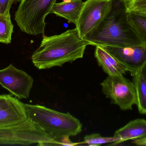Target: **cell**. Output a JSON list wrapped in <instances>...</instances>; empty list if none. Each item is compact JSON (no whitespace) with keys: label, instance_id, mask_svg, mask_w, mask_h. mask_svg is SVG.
<instances>
[{"label":"cell","instance_id":"23","mask_svg":"<svg viewBox=\"0 0 146 146\" xmlns=\"http://www.w3.org/2000/svg\"><path fill=\"white\" fill-rule=\"evenodd\" d=\"M63 2H69L71 1L72 0H63Z\"/></svg>","mask_w":146,"mask_h":146},{"label":"cell","instance_id":"18","mask_svg":"<svg viewBox=\"0 0 146 146\" xmlns=\"http://www.w3.org/2000/svg\"><path fill=\"white\" fill-rule=\"evenodd\" d=\"M128 12L146 11V0H126Z\"/></svg>","mask_w":146,"mask_h":146},{"label":"cell","instance_id":"14","mask_svg":"<svg viewBox=\"0 0 146 146\" xmlns=\"http://www.w3.org/2000/svg\"><path fill=\"white\" fill-rule=\"evenodd\" d=\"M136 91V105L139 113L146 115V81L140 72L133 76Z\"/></svg>","mask_w":146,"mask_h":146},{"label":"cell","instance_id":"22","mask_svg":"<svg viewBox=\"0 0 146 146\" xmlns=\"http://www.w3.org/2000/svg\"><path fill=\"white\" fill-rule=\"evenodd\" d=\"M138 12V13H140L144 15H146V11H142V12Z\"/></svg>","mask_w":146,"mask_h":146},{"label":"cell","instance_id":"10","mask_svg":"<svg viewBox=\"0 0 146 146\" xmlns=\"http://www.w3.org/2000/svg\"><path fill=\"white\" fill-rule=\"evenodd\" d=\"M27 119L25 103L11 94H0V127L21 123Z\"/></svg>","mask_w":146,"mask_h":146},{"label":"cell","instance_id":"2","mask_svg":"<svg viewBox=\"0 0 146 146\" xmlns=\"http://www.w3.org/2000/svg\"><path fill=\"white\" fill-rule=\"evenodd\" d=\"M39 47L32 56L34 66L39 69L62 67L83 57L89 43L79 35L76 27L59 35H42Z\"/></svg>","mask_w":146,"mask_h":146},{"label":"cell","instance_id":"4","mask_svg":"<svg viewBox=\"0 0 146 146\" xmlns=\"http://www.w3.org/2000/svg\"><path fill=\"white\" fill-rule=\"evenodd\" d=\"M57 0H20L15 20L23 32L44 35L45 18Z\"/></svg>","mask_w":146,"mask_h":146},{"label":"cell","instance_id":"20","mask_svg":"<svg viewBox=\"0 0 146 146\" xmlns=\"http://www.w3.org/2000/svg\"><path fill=\"white\" fill-rule=\"evenodd\" d=\"M69 137H70L69 136H65L59 139L58 141L59 145L69 146L76 145L77 144L72 142L69 139Z\"/></svg>","mask_w":146,"mask_h":146},{"label":"cell","instance_id":"17","mask_svg":"<svg viewBox=\"0 0 146 146\" xmlns=\"http://www.w3.org/2000/svg\"><path fill=\"white\" fill-rule=\"evenodd\" d=\"M84 143L91 146H100L103 144L111 143L117 140L114 137H103L99 133H93L84 137Z\"/></svg>","mask_w":146,"mask_h":146},{"label":"cell","instance_id":"7","mask_svg":"<svg viewBox=\"0 0 146 146\" xmlns=\"http://www.w3.org/2000/svg\"><path fill=\"white\" fill-rule=\"evenodd\" d=\"M112 0H86L84 2L77 24L79 35L82 38L96 28L105 17Z\"/></svg>","mask_w":146,"mask_h":146},{"label":"cell","instance_id":"13","mask_svg":"<svg viewBox=\"0 0 146 146\" xmlns=\"http://www.w3.org/2000/svg\"><path fill=\"white\" fill-rule=\"evenodd\" d=\"M84 3L82 0H72L69 2L56 3L51 8L50 14H55L76 25Z\"/></svg>","mask_w":146,"mask_h":146},{"label":"cell","instance_id":"1","mask_svg":"<svg viewBox=\"0 0 146 146\" xmlns=\"http://www.w3.org/2000/svg\"><path fill=\"white\" fill-rule=\"evenodd\" d=\"M126 0H112L105 17L83 39L94 46L127 47L144 44L129 22Z\"/></svg>","mask_w":146,"mask_h":146},{"label":"cell","instance_id":"19","mask_svg":"<svg viewBox=\"0 0 146 146\" xmlns=\"http://www.w3.org/2000/svg\"><path fill=\"white\" fill-rule=\"evenodd\" d=\"M19 1L20 0H0V15H10V9L13 3Z\"/></svg>","mask_w":146,"mask_h":146},{"label":"cell","instance_id":"15","mask_svg":"<svg viewBox=\"0 0 146 146\" xmlns=\"http://www.w3.org/2000/svg\"><path fill=\"white\" fill-rule=\"evenodd\" d=\"M127 18L141 42L146 45V15L138 12H128Z\"/></svg>","mask_w":146,"mask_h":146},{"label":"cell","instance_id":"12","mask_svg":"<svg viewBox=\"0 0 146 146\" xmlns=\"http://www.w3.org/2000/svg\"><path fill=\"white\" fill-rule=\"evenodd\" d=\"M94 56L99 66L108 75H124L128 72L126 67L104 47L96 46Z\"/></svg>","mask_w":146,"mask_h":146},{"label":"cell","instance_id":"8","mask_svg":"<svg viewBox=\"0 0 146 146\" xmlns=\"http://www.w3.org/2000/svg\"><path fill=\"white\" fill-rule=\"evenodd\" d=\"M33 82L31 76L12 64L0 69V85L18 98H29Z\"/></svg>","mask_w":146,"mask_h":146},{"label":"cell","instance_id":"9","mask_svg":"<svg viewBox=\"0 0 146 146\" xmlns=\"http://www.w3.org/2000/svg\"><path fill=\"white\" fill-rule=\"evenodd\" d=\"M127 68L132 76L146 64V45L127 47H103Z\"/></svg>","mask_w":146,"mask_h":146},{"label":"cell","instance_id":"5","mask_svg":"<svg viewBox=\"0 0 146 146\" xmlns=\"http://www.w3.org/2000/svg\"><path fill=\"white\" fill-rule=\"evenodd\" d=\"M33 144L39 146L59 145L57 141L28 118L23 122L0 127V145L28 146Z\"/></svg>","mask_w":146,"mask_h":146},{"label":"cell","instance_id":"3","mask_svg":"<svg viewBox=\"0 0 146 146\" xmlns=\"http://www.w3.org/2000/svg\"><path fill=\"white\" fill-rule=\"evenodd\" d=\"M25 105L27 118L57 142L65 136H76L82 130L81 123L69 112L62 113L39 105Z\"/></svg>","mask_w":146,"mask_h":146},{"label":"cell","instance_id":"6","mask_svg":"<svg viewBox=\"0 0 146 146\" xmlns=\"http://www.w3.org/2000/svg\"><path fill=\"white\" fill-rule=\"evenodd\" d=\"M102 91L111 103L123 111L132 110L136 104V91L133 81L123 75H108L100 84Z\"/></svg>","mask_w":146,"mask_h":146},{"label":"cell","instance_id":"11","mask_svg":"<svg viewBox=\"0 0 146 146\" xmlns=\"http://www.w3.org/2000/svg\"><path fill=\"white\" fill-rule=\"evenodd\" d=\"M113 137L117 140L110 144L116 146L124 141H135L146 138V120L136 119L130 121L115 132Z\"/></svg>","mask_w":146,"mask_h":146},{"label":"cell","instance_id":"21","mask_svg":"<svg viewBox=\"0 0 146 146\" xmlns=\"http://www.w3.org/2000/svg\"><path fill=\"white\" fill-rule=\"evenodd\" d=\"M140 72L141 73L144 79H145V80L146 81V64L144 66V67L142 68V69L141 70Z\"/></svg>","mask_w":146,"mask_h":146},{"label":"cell","instance_id":"16","mask_svg":"<svg viewBox=\"0 0 146 146\" xmlns=\"http://www.w3.org/2000/svg\"><path fill=\"white\" fill-rule=\"evenodd\" d=\"M13 28L10 15H0V43L7 44L11 43Z\"/></svg>","mask_w":146,"mask_h":146}]
</instances>
